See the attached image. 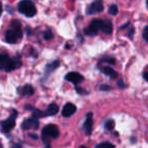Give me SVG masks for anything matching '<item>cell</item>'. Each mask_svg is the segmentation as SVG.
Returning <instances> with one entry per match:
<instances>
[{
    "label": "cell",
    "instance_id": "cell-1",
    "mask_svg": "<svg viewBox=\"0 0 148 148\" xmlns=\"http://www.w3.org/2000/svg\"><path fill=\"white\" fill-rule=\"evenodd\" d=\"M21 62L19 60L18 57L14 58H10L8 55L6 54H1L0 53V69L4 70L6 72H9L13 69H16L21 66Z\"/></svg>",
    "mask_w": 148,
    "mask_h": 148
},
{
    "label": "cell",
    "instance_id": "cell-2",
    "mask_svg": "<svg viewBox=\"0 0 148 148\" xmlns=\"http://www.w3.org/2000/svg\"><path fill=\"white\" fill-rule=\"evenodd\" d=\"M18 11L27 17H33L37 13L36 6L31 0H23L18 4Z\"/></svg>",
    "mask_w": 148,
    "mask_h": 148
},
{
    "label": "cell",
    "instance_id": "cell-3",
    "mask_svg": "<svg viewBox=\"0 0 148 148\" xmlns=\"http://www.w3.org/2000/svg\"><path fill=\"white\" fill-rule=\"evenodd\" d=\"M58 136H59L58 127L53 125V124L46 126L43 129V131H42V140H43L45 144H49L51 138H57Z\"/></svg>",
    "mask_w": 148,
    "mask_h": 148
},
{
    "label": "cell",
    "instance_id": "cell-4",
    "mask_svg": "<svg viewBox=\"0 0 148 148\" xmlns=\"http://www.w3.org/2000/svg\"><path fill=\"white\" fill-rule=\"evenodd\" d=\"M23 37V32L21 27H12L5 33V42L8 44H14Z\"/></svg>",
    "mask_w": 148,
    "mask_h": 148
},
{
    "label": "cell",
    "instance_id": "cell-5",
    "mask_svg": "<svg viewBox=\"0 0 148 148\" xmlns=\"http://www.w3.org/2000/svg\"><path fill=\"white\" fill-rule=\"evenodd\" d=\"M16 116H17V112L15 111V110H12V114H11L10 117L1 123V127H2V131L3 132H5V133H8L9 131H11V130L14 128V126H15V118H16Z\"/></svg>",
    "mask_w": 148,
    "mask_h": 148
},
{
    "label": "cell",
    "instance_id": "cell-6",
    "mask_svg": "<svg viewBox=\"0 0 148 148\" xmlns=\"http://www.w3.org/2000/svg\"><path fill=\"white\" fill-rule=\"evenodd\" d=\"M101 25H103V21L101 19H93L90 25H89V27L84 29L85 35L87 36L97 35V32H99V29H101Z\"/></svg>",
    "mask_w": 148,
    "mask_h": 148
},
{
    "label": "cell",
    "instance_id": "cell-7",
    "mask_svg": "<svg viewBox=\"0 0 148 148\" xmlns=\"http://www.w3.org/2000/svg\"><path fill=\"white\" fill-rule=\"evenodd\" d=\"M21 127H23V130H29V129L37 130L38 128H39V121H38V119L35 117L29 118V119H27L23 122Z\"/></svg>",
    "mask_w": 148,
    "mask_h": 148
},
{
    "label": "cell",
    "instance_id": "cell-8",
    "mask_svg": "<svg viewBox=\"0 0 148 148\" xmlns=\"http://www.w3.org/2000/svg\"><path fill=\"white\" fill-rule=\"evenodd\" d=\"M65 79L69 82H72L74 84H77V83H80L81 81H83V76L81 74L77 73V72H69V73L66 74Z\"/></svg>",
    "mask_w": 148,
    "mask_h": 148
},
{
    "label": "cell",
    "instance_id": "cell-9",
    "mask_svg": "<svg viewBox=\"0 0 148 148\" xmlns=\"http://www.w3.org/2000/svg\"><path fill=\"white\" fill-rule=\"evenodd\" d=\"M103 10V5L101 3V1H95L92 2L87 8L86 12L88 14H95V13H99Z\"/></svg>",
    "mask_w": 148,
    "mask_h": 148
},
{
    "label": "cell",
    "instance_id": "cell-10",
    "mask_svg": "<svg viewBox=\"0 0 148 148\" xmlns=\"http://www.w3.org/2000/svg\"><path fill=\"white\" fill-rule=\"evenodd\" d=\"M76 112V106L73 105L71 103H67L64 106L63 110H62V116L65 118H69Z\"/></svg>",
    "mask_w": 148,
    "mask_h": 148
},
{
    "label": "cell",
    "instance_id": "cell-11",
    "mask_svg": "<svg viewBox=\"0 0 148 148\" xmlns=\"http://www.w3.org/2000/svg\"><path fill=\"white\" fill-rule=\"evenodd\" d=\"M17 92H18L19 95L23 97V95H27V97H31V95H34L35 90H34V87L29 84H25L23 86H19L17 88Z\"/></svg>",
    "mask_w": 148,
    "mask_h": 148
},
{
    "label": "cell",
    "instance_id": "cell-12",
    "mask_svg": "<svg viewBox=\"0 0 148 148\" xmlns=\"http://www.w3.org/2000/svg\"><path fill=\"white\" fill-rule=\"evenodd\" d=\"M92 114L88 113L86 115V119H85L84 125H83V128H84V131L86 135H90L91 132H92Z\"/></svg>",
    "mask_w": 148,
    "mask_h": 148
},
{
    "label": "cell",
    "instance_id": "cell-13",
    "mask_svg": "<svg viewBox=\"0 0 148 148\" xmlns=\"http://www.w3.org/2000/svg\"><path fill=\"white\" fill-rule=\"evenodd\" d=\"M101 31L105 33L106 35H111L113 32V25L110 21H103V25H101Z\"/></svg>",
    "mask_w": 148,
    "mask_h": 148
},
{
    "label": "cell",
    "instance_id": "cell-14",
    "mask_svg": "<svg viewBox=\"0 0 148 148\" xmlns=\"http://www.w3.org/2000/svg\"><path fill=\"white\" fill-rule=\"evenodd\" d=\"M58 111H59V107H58V105H56L55 103H52L51 105L48 107L45 115L46 116H54L58 113Z\"/></svg>",
    "mask_w": 148,
    "mask_h": 148
},
{
    "label": "cell",
    "instance_id": "cell-15",
    "mask_svg": "<svg viewBox=\"0 0 148 148\" xmlns=\"http://www.w3.org/2000/svg\"><path fill=\"white\" fill-rule=\"evenodd\" d=\"M103 72L106 75L111 77V78H117L118 77V72H116L113 68L109 67V66H105V67L103 68Z\"/></svg>",
    "mask_w": 148,
    "mask_h": 148
},
{
    "label": "cell",
    "instance_id": "cell-16",
    "mask_svg": "<svg viewBox=\"0 0 148 148\" xmlns=\"http://www.w3.org/2000/svg\"><path fill=\"white\" fill-rule=\"evenodd\" d=\"M59 64H60L59 60H56V61H54L53 63L48 64V66L46 67V71H47V72H53L56 68L59 67Z\"/></svg>",
    "mask_w": 148,
    "mask_h": 148
},
{
    "label": "cell",
    "instance_id": "cell-17",
    "mask_svg": "<svg viewBox=\"0 0 148 148\" xmlns=\"http://www.w3.org/2000/svg\"><path fill=\"white\" fill-rule=\"evenodd\" d=\"M31 110H33V112H34V114H33V117H35V118H43V117H45V113H43L42 111H40V110H37V109H33L32 108Z\"/></svg>",
    "mask_w": 148,
    "mask_h": 148
},
{
    "label": "cell",
    "instance_id": "cell-18",
    "mask_svg": "<svg viewBox=\"0 0 148 148\" xmlns=\"http://www.w3.org/2000/svg\"><path fill=\"white\" fill-rule=\"evenodd\" d=\"M118 12H119V9H118V6L115 4H112L111 6L109 7V13L111 15H117Z\"/></svg>",
    "mask_w": 148,
    "mask_h": 148
},
{
    "label": "cell",
    "instance_id": "cell-19",
    "mask_svg": "<svg viewBox=\"0 0 148 148\" xmlns=\"http://www.w3.org/2000/svg\"><path fill=\"white\" fill-rule=\"evenodd\" d=\"M95 148H115V146L113 144L109 143V142H105V143H101L99 145H97Z\"/></svg>",
    "mask_w": 148,
    "mask_h": 148
},
{
    "label": "cell",
    "instance_id": "cell-20",
    "mask_svg": "<svg viewBox=\"0 0 148 148\" xmlns=\"http://www.w3.org/2000/svg\"><path fill=\"white\" fill-rule=\"evenodd\" d=\"M105 127H106V129H108V130H113L114 127H115V122H114L113 120H109V121L106 122Z\"/></svg>",
    "mask_w": 148,
    "mask_h": 148
},
{
    "label": "cell",
    "instance_id": "cell-21",
    "mask_svg": "<svg viewBox=\"0 0 148 148\" xmlns=\"http://www.w3.org/2000/svg\"><path fill=\"white\" fill-rule=\"evenodd\" d=\"M53 37H54L53 33H52L50 29H48V31H46L45 33H44V39L45 40H51V39H53Z\"/></svg>",
    "mask_w": 148,
    "mask_h": 148
},
{
    "label": "cell",
    "instance_id": "cell-22",
    "mask_svg": "<svg viewBox=\"0 0 148 148\" xmlns=\"http://www.w3.org/2000/svg\"><path fill=\"white\" fill-rule=\"evenodd\" d=\"M143 38H144V40L148 43V25L144 29V31H143Z\"/></svg>",
    "mask_w": 148,
    "mask_h": 148
},
{
    "label": "cell",
    "instance_id": "cell-23",
    "mask_svg": "<svg viewBox=\"0 0 148 148\" xmlns=\"http://www.w3.org/2000/svg\"><path fill=\"white\" fill-rule=\"evenodd\" d=\"M101 90H110V89H111V87L108 86V85H101Z\"/></svg>",
    "mask_w": 148,
    "mask_h": 148
},
{
    "label": "cell",
    "instance_id": "cell-24",
    "mask_svg": "<svg viewBox=\"0 0 148 148\" xmlns=\"http://www.w3.org/2000/svg\"><path fill=\"white\" fill-rule=\"evenodd\" d=\"M143 77H144V79H145V80L148 81V71L145 72V73L143 74Z\"/></svg>",
    "mask_w": 148,
    "mask_h": 148
},
{
    "label": "cell",
    "instance_id": "cell-25",
    "mask_svg": "<svg viewBox=\"0 0 148 148\" xmlns=\"http://www.w3.org/2000/svg\"><path fill=\"white\" fill-rule=\"evenodd\" d=\"M118 84H119V86H121L122 88H125V85L123 84V82H122L121 80H119V82H118Z\"/></svg>",
    "mask_w": 148,
    "mask_h": 148
},
{
    "label": "cell",
    "instance_id": "cell-26",
    "mask_svg": "<svg viewBox=\"0 0 148 148\" xmlns=\"http://www.w3.org/2000/svg\"><path fill=\"white\" fill-rule=\"evenodd\" d=\"M2 11H3L2 4H1V2H0V16H1V14H2Z\"/></svg>",
    "mask_w": 148,
    "mask_h": 148
},
{
    "label": "cell",
    "instance_id": "cell-27",
    "mask_svg": "<svg viewBox=\"0 0 148 148\" xmlns=\"http://www.w3.org/2000/svg\"><path fill=\"white\" fill-rule=\"evenodd\" d=\"M31 137H33V138H35V139H37V136H36V135H32V134H31Z\"/></svg>",
    "mask_w": 148,
    "mask_h": 148
},
{
    "label": "cell",
    "instance_id": "cell-28",
    "mask_svg": "<svg viewBox=\"0 0 148 148\" xmlns=\"http://www.w3.org/2000/svg\"><path fill=\"white\" fill-rule=\"evenodd\" d=\"M80 148H86V147H85V146H81Z\"/></svg>",
    "mask_w": 148,
    "mask_h": 148
},
{
    "label": "cell",
    "instance_id": "cell-29",
    "mask_svg": "<svg viewBox=\"0 0 148 148\" xmlns=\"http://www.w3.org/2000/svg\"><path fill=\"white\" fill-rule=\"evenodd\" d=\"M146 3H147V7H148V0H146Z\"/></svg>",
    "mask_w": 148,
    "mask_h": 148
}]
</instances>
